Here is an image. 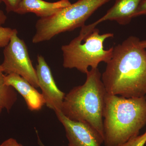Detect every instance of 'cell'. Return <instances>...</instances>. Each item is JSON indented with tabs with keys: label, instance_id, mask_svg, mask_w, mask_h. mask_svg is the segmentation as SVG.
<instances>
[{
	"label": "cell",
	"instance_id": "obj_15",
	"mask_svg": "<svg viewBox=\"0 0 146 146\" xmlns=\"http://www.w3.org/2000/svg\"><path fill=\"white\" fill-rule=\"evenodd\" d=\"M143 15H146V0H143L141 2L133 15V18Z\"/></svg>",
	"mask_w": 146,
	"mask_h": 146
},
{
	"label": "cell",
	"instance_id": "obj_18",
	"mask_svg": "<svg viewBox=\"0 0 146 146\" xmlns=\"http://www.w3.org/2000/svg\"><path fill=\"white\" fill-rule=\"evenodd\" d=\"M140 44L141 46L143 47L144 48L146 49V40H143L140 41Z\"/></svg>",
	"mask_w": 146,
	"mask_h": 146
},
{
	"label": "cell",
	"instance_id": "obj_9",
	"mask_svg": "<svg viewBox=\"0 0 146 146\" xmlns=\"http://www.w3.org/2000/svg\"><path fill=\"white\" fill-rule=\"evenodd\" d=\"M4 80L6 84L12 86L23 97L31 111H38L45 104L42 94L21 76L15 74L4 75Z\"/></svg>",
	"mask_w": 146,
	"mask_h": 146
},
{
	"label": "cell",
	"instance_id": "obj_7",
	"mask_svg": "<svg viewBox=\"0 0 146 146\" xmlns=\"http://www.w3.org/2000/svg\"><path fill=\"white\" fill-rule=\"evenodd\" d=\"M37 60L36 76L45 104L54 112L60 111L65 94L56 86L50 69L44 57L38 55Z\"/></svg>",
	"mask_w": 146,
	"mask_h": 146
},
{
	"label": "cell",
	"instance_id": "obj_3",
	"mask_svg": "<svg viewBox=\"0 0 146 146\" xmlns=\"http://www.w3.org/2000/svg\"><path fill=\"white\" fill-rule=\"evenodd\" d=\"M86 81L65 95L61 112L73 121L90 125L104 138L103 117L107 94L98 68L86 74Z\"/></svg>",
	"mask_w": 146,
	"mask_h": 146
},
{
	"label": "cell",
	"instance_id": "obj_16",
	"mask_svg": "<svg viewBox=\"0 0 146 146\" xmlns=\"http://www.w3.org/2000/svg\"><path fill=\"white\" fill-rule=\"evenodd\" d=\"M0 146H23L13 138H9L3 142Z\"/></svg>",
	"mask_w": 146,
	"mask_h": 146
},
{
	"label": "cell",
	"instance_id": "obj_12",
	"mask_svg": "<svg viewBox=\"0 0 146 146\" xmlns=\"http://www.w3.org/2000/svg\"><path fill=\"white\" fill-rule=\"evenodd\" d=\"M15 29L0 27V48H5L8 44Z\"/></svg>",
	"mask_w": 146,
	"mask_h": 146
},
{
	"label": "cell",
	"instance_id": "obj_14",
	"mask_svg": "<svg viewBox=\"0 0 146 146\" xmlns=\"http://www.w3.org/2000/svg\"><path fill=\"white\" fill-rule=\"evenodd\" d=\"M22 1V0H0L1 2H3L4 3L5 5L6 10L8 13L11 12L15 13Z\"/></svg>",
	"mask_w": 146,
	"mask_h": 146
},
{
	"label": "cell",
	"instance_id": "obj_5",
	"mask_svg": "<svg viewBox=\"0 0 146 146\" xmlns=\"http://www.w3.org/2000/svg\"><path fill=\"white\" fill-rule=\"evenodd\" d=\"M4 60L1 64L6 74H15L26 80L35 88L39 87L36 69L32 63L27 45L18 36L15 29L8 44L3 50Z\"/></svg>",
	"mask_w": 146,
	"mask_h": 146
},
{
	"label": "cell",
	"instance_id": "obj_6",
	"mask_svg": "<svg viewBox=\"0 0 146 146\" xmlns=\"http://www.w3.org/2000/svg\"><path fill=\"white\" fill-rule=\"evenodd\" d=\"M55 112L65 128L68 146H101L103 143L102 136L90 125L70 119L60 110Z\"/></svg>",
	"mask_w": 146,
	"mask_h": 146
},
{
	"label": "cell",
	"instance_id": "obj_17",
	"mask_svg": "<svg viewBox=\"0 0 146 146\" xmlns=\"http://www.w3.org/2000/svg\"><path fill=\"white\" fill-rule=\"evenodd\" d=\"M1 2L0 1V4ZM7 19V17L4 13L2 10L0 9V27L2 26V25L5 23Z\"/></svg>",
	"mask_w": 146,
	"mask_h": 146
},
{
	"label": "cell",
	"instance_id": "obj_13",
	"mask_svg": "<svg viewBox=\"0 0 146 146\" xmlns=\"http://www.w3.org/2000/svg\"><path fill=\"white\" fill-rule=\"evenodd\" d=\"M146 143V131L143 134L138 135L117 146H144Z\"/></svg>",
	"mask_w": 146,
	"mask_h": 146
},
{
	"label": "cell",
	"instance_id": "obj_19",
	"mask_svg": "<svg viewBox=\"0 0 146 146\" xmlns=\"http://www.w3.org/2000/svg\"><path fill=\"white\" fill-rule=\"evenodd\" d=\"M38 144H39V145L40 146H45V145H44L43 143H42V141H41V140H40V139H39V138H38Z\"/></svg>",
	"mask_w": 146,
	"mask_h": 146
},
{
	"label": "cell",
	"instance_id": "obj_11",
	"mask_svg": "<svg viewBox=\"0 0 146 146\" xmlns=\"http://www.w3.org/2000/svg\"><path fill=\"white\" fill-rule=\"evenodd\" d=\"M4 76L3 73L0 74V115L3 110L9 112L17 100L16 90L5 83Z\"/></svg>",
	"mask_w": 146,
	"mask_h": 146
},
{
	"label": "cell",
	"instance_id": "obj_1",
	"mask_svg": "<svg viewBox=\"0 0 146 146\" xmlns=\"http://www.w3.org/2000/svg\"><path fill=\"white\" fill-rule=\"evenodd\" d=\"M140 39L131 36L113 47L102 80L108 94L127 98L146 94V50Z\"/></svg>",
	"mask_w": 146,
	"mask_h": 146
},
{
	"label": "cell",
	"instance_id": "obj_2",
	"mask_svg": "<svg viewBox=\"0 0 146 146\" xmlns=\"http://www.w3.org/2000/svg\"><path fill=\"white\" fill-rule=\"evenodd\" d=\"M146 124V98L106 94L103 117L104 143L117 146L138 136Z\"/></svg>",
	"mask_w": 146,
	"mask_h": 146
},
{
	"label": "cell",
	"instance_id": "obj_20",
	"mask_svg": "<svg viewBox=\"0 0 146 146\" xmlns=\"http://www.w3.org/2000/svg\"><path fill=\"white\" fill-rule=\"evenodd\" d=\"M3 73V70L1 65H0V74H1V73Z\"/></svg>",
	"mask_w": 146,
	"mask_h": 146
},
{
	"label": "cell",
	"instance_id": "obj_8",
	"mask_svg": "<svg viewBox=\"0 0 146 146\" xmlns=\"http://www.w3.org/2000/svg\"><path fill=\"white\" fill-rule=\"evenodd\" d=\"M143 0H116L114 5L102 18L88 25H84L81 29L85 31L93 29L98 24L107 21H115L125 25L130 23L133 15Z\"/></svg>",
	"mask_w": 146,
	"mask_h": 146
},
{
	"label": "cell",
	"instance_id": "obj_4",
	"mask_svg": "<svg viewBox=\"0 0 146 146\" xmlns=\"http://www.w3.org/2000/svg\"><path fill=\"white\" fill-rule=\"evenodd\" d=\"M113 36L111 33L100 34L99 30L96 28L89 31L81 29L78 36L61 47L63 67L75 68L86 74L90 67L94 69L98 68L101 62L107 63L112 57L113 47L105 50L104 43Z\"/></svg>",
	"mask_w": 146,
	"mask_h": 146
},
{
	"label": "cell",
	"instance_id": "obj_10",
	"mask_svg": "<svg viewBox=\"0 0 146 146\" xmlns=\"http://www.w3.org/2000/svg\"><path fill=\"white\" fill-rule=\"evenodd\" d=\"M71 4L69 0H60L55 2L43 0H22L15 13L20 14L32 13L40 18H48Z\"/></svg>",
	"mask_w": 146,
	"mask_h": 146
}]
</instances>
